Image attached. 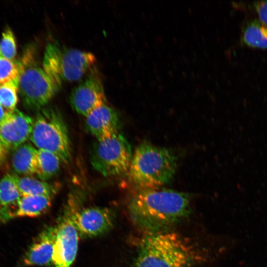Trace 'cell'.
<instances>
[{
  "instance_id": "obj_1",
  "label": "cell",
  "mask_w": 267,
  "mask_h": 267,
  "mask_svg": "<svg viewBox=\"0 0 267 267\" xmlns=\"http://www.w3.org/2000/svg\"><path fill=\"white\" fill-rule=\"evenodd\" d=\"M188 194L168 189L139 190L129 206L134 223L147 233L166 229L187 217L190 212Z\"/></svg>"
},
{
  "instance_id": "obj_2",
  "label": "cell",
  "mask_w": 267,
  "mask_h": 267,
  "mask_svg": "<svg viewBox=\"0 0 267 267\" xmlns=\"http://www.w3.org/2000/svg\"><path fill=\"white\" fill-rule=\"evenodd\" d=\"M199 257L192 244L178 233H147L131 267H190Z\"/></svg>"
},
{
  "instance_id": "obj_3",
  "label": "cell",
  "mask_w": 267,
  "mask_h": 267,
  "mask_svg": "<svg viewBox=\"0 0 267 267\" xmlns=\"http://www.w3.org/2000/svg\"><path fill=\"white\" fill-rule=\"evenodd\" d=\"M177 167L173 152L148 142L138 145L129 169L132 181L140 190L158 188L170 182Z\"/></svg>"
},
{
  "instance_id": "obj_4",
  "label": "cell",
  "mask_w": 267,
  "mask_h": 267,
  "mask_svg": "<svg viewBox=\"0 0 267 267\" xmlns=\"http://www.w3.org/2000/svg\"><path fill=\"white\" fill-rule=\"evenodd\" d=\"M36 55L34 47H28L17 62L18 91L26 107L34 110L47 104L60 87L40 66Z\"/></svg>"
},
{
  "instance_id": "obj_5",
  "label": "cell",
  "mask_w": 267,
  "mask_h": 267,
  "mask_svg": "<svg viewBox=\"0 0 267 267\" xmlns=\"http://www.w3.org/2000/svg\"><path fill=\"white\" fill-rule=\"evenodd\" d=\"M96 62L91 52L60 45L57 42L48 43L45 48L43 68L61 87L63 82L79 80L90 71Z\"/></svg>"
},
{
  "instance_id": "obj_6",
  "label": "cell",
  "mask_w": 267,
  "mask_h": 267,
  "mask_svg": "<svg viewBox=\"0 0 267 267\" xmlns=\"http://www.w3.org/2000/svg\"><path fill=\"white\" fill-rule=\"evenodd\" d=\"M30 139L41 150L50 152L64 164L71 159V149L68 130L59 112L50 108L37 116Z\"/></svg>"
},
{
  "instance_id": "obj_7",
  "label": "cell",
  "mask_w": 267,
  "mask_h": 267,
  "mask_svg": "<svg viewBox=\"0 0 267 267\" xmlns=\"http://www.w3.org/2000/svg\"><path fill=\"white\" fill-rule=\"evenodd\" d=\"M90 162L104 177L121 175L129 171L132 158L131 147L121 134L95 142L90 152Z\"/></svg>"
},
{
  "instance_id": "obj_8",
  "label": "cell",
  "mask_w": 267,
  "mask_h": 267,
  "mask_svg": "<svg viewBox=\"0 0 267 267\" xmlns=\"http://www.w3.org/2000/svg\"><path fill=\"white\" fill-rule=\"evenodd\" d=\"M69 203L56 225L52 256L55 267H70L76 257L79 232L74 220L77 209Z\"/></svg>"
},
{
  "instance_id": "obj_9",
  "label": "cell",
  "mask_w": 267,
  "mask_h": 267,
  "mask_svg": "<svg viewBox=\"0 0 267 267\" xmlns=\"http://www.w3.org/2000/svg\"><path fill=\"white\" fill-rule=\"evenodd\" d=\"M69 100L73 109L85 117L106 104L103 84L96 69H92L86 79L73 89Z\"/></svg>"
},
{
  "instance_id": "obj_10",
  "label": "cell",
  "mask_w": 267,
  "mask_h": 267,
  "mask_svg": "<svg viewBox=\"0 0 267 267\" xmlns=\"http://www.w3.org/2000/svg\"><path fill=\"white\" fill-rule=\"evenodd\" d=\"M34 119L18 109L8 111L0 124V140L8 150H14L30 138Z\"/></svg>"
},
{
  "instance_id": "obj_11",
  "label": "cell",
  "mask_w": 267,
  "mask_h": 267,
  "mask_svg": "<svg viewBox=\"0 0 267 267\" xmlns=\"http://www.w3.org/2000/svg\"><path fill=\"white\" fill-rule=\"evenodd\" d=\"M74 220L79 233L84 236L94 237L109 230L112 226L114 217L106 208L91 207L76 209Z\"/></svg>"
},
{
  "instance_id": "obj_12",
  "label": "cell",
  "mask_w": 267,
  "mask_h": 267,
  "mask_svg": "<svg viewBox=\"0 0 267 267\" xmlns=\"http://www.w3.org/2000/svg\"><path fill=\"white\" fill-rule=\"evenodd\" d=\"M86 118L87 130L98 141L108 138L119 133V118L117 113L106 104L94 110Z\"/></svg>"
},
{
  "instance_id": "obj_13",
  "label": "cell",
  "mask_w": 267,
  "mask_h": 267,
  "mask_svg": "<svg viewBox=\"0 0 267 267\" xmlns=\"http://www.w3.org/2000/svg\"><path fill=\"white\" fill-rule=\"evenodd\" d=\"M56 230V226H50L39 234L24 256L23 261L25 265L47 266L53 264Z\"/></svg>"
},
{
  "instance_id": "obj_14",
  "label": "cell",
  "mask_w": 267,
  "mask_h": 267,
  "mask_svg": "<svg viewBox=\"0 0 267 267\" xmlns=\"http://www.w3.org/2000/svg\"><path fill=\"white\" fill-rule=\"evenodd\" d=\"M38 149L30 143H24L14 150L12 165L17 174L30 176L38 171Z\"/></svg>"
},
{
  "instance_id": "obj_15",
  "label": "cell",
  "mask_w": 267,
  "mask_h": 267,
  "mask_svg": "<svg viewBox=\"0 0 267 267\" xmlns=\"http://www.w3.org/2000/svg\"><path fill=\"white\" fill-rule=\"evenodd\" d=\"M52 197L46 195L21 196L14 217H36L43 215L49 209Z\"/></svg>"
},
{
  "instance_id": "obj_16",
  "label": "cell",
  "mask_w": 267,
  "mask_h": 267,
  "mask_svg": "<svg viewBox=\"0 0 267 267\" xmlns=\"http://www.w3.org/2000/svg\"><path fill=\"white\" fill-rule=\"evenodd\" d=\"M21 197L14 175H5L0 180V200L9 218L14 217Z\"/></svg>"
},
{
  "instance_id": "obj_17",
  "label": "cell",
  "mask_w": 267,
  "mask_h": 267,
  "mask_svg": "<svg viewBox=\"0 0 267 267\" xmlns=\"http://www.w3.org/2000/svg\"><path fill=\"white\" fill-rule=\"evenodd\" d=\"M21 196L46 195L53 196L57 190L56 186L30 176L14 175Z\"/></svg>"
},
{
  "instance_id": "obj_18",
  "label": "cell",
  "mask_w": 267,
  "mask_h": 267,
  "mask_svg": "<svg viewBox=\"0 0 267 267\" xmlns=\"http://www.w3.org/2000/svg\"><path fill=\"white\" fill-rule=\"evenodd\" d=\"M242 40L249 46L267 48V25L257 19L249 22L244 28Z\"/></svg>"
},
{
  "instance_id": "obj_19",
  "label": "cell",
  "mask_w": 267,
  "mask_h": 267,
  "mask_svg": "<svg viewBox=\"0 0 267 267\" xmlns=\"http://www.w3.org/2000/svg\"><path fill=\"white\" fill-rule=\"evenodd\" d=\"M38 171L37 175L40 179L45 181L54 177L60 169L59 158L55 154L38 149Z\"/></svg>"
},
{
  "instance_id": "obj_20",
  "label": "cell",
  "mask_w": 267,
  "mask_h": 267,
  "mask_svg": "<svg viewBox=\"0 0 267 267\" xmlns=\"http://www.w3.org/2000/svg\"><path fill=\"white\" fill-rule=\"evenodd\" d=\"M18 77L17 62L0 56V85L10 83L18 85Z\"/></svg>"
},
{
  "instance_id": "obj_21",
  "label": "cell",
  "mask_w": 267,
  "mask_h": 267,
  "mask_svg": "<svg viewBox=\"0 0 267 267\" xmlns=\"http://www.w3.org/2000/svg\"><path fill=\"white\" fill-rule=\"evenodd\" d=\"M18 91V85L15 83L0 85V104L7 111L16 108Z\"/></svg>"
},
{
  "instance_id": "obj_22",
  "label": "cell",
  "mask_w": 267,
  "mask_h": 267,
  "mask_svg": "<svg viewBox=\"0 0 267 267\" xmlns=\"http://www.w3.org/2000/svg\"><path fill=\"white\" fill-rule=\"evenodd\" d=\"M1 55L8 59L15 61L16 55L15 38L11 29L7 27L2 33L0 41Z\"/></svg>"
},
{
  "instance_id": "obj_23",
  "label": "cell",
  "mask_w": 267,
  "mask_h": 267,
  "mask_svg": "<svg viewBox=\"0 0 267 267\" xmlns=\"http://www.w3.org/2000/svg\"><path fill=\"white\" fill-rule=\"evenodd\" d=\"M254 6L258 14L260 20L267 25V0L255 1Z\"/></svg>"
},
{
  "instance_id": "obj_24",
  "label": "cell",
  "mask_w": 267,
  "mask_h": 267,
  "mask_svg": "<svg viewBox=\"0 0 267 267\" xmlns=\"http://www.w3.org/2000/svg\"><path fill=\"white\" fill-rule=\"evenodd\" d=\"M7 151L8 149L0 140V165H1L5 160Z\"/></svg>"
},
{
  "instance_id": "obj_25",
  "label": "cell",
  "mask_w": 267,
  "mask_h": 267,
  "mask_svg": "<svg viewBox=\"0 0 267 267\" xmlns=\"http://www.w3.org/2000/svg\"><path fill=\"white\" fill-rule=\"evenodd\" d=\"M8 111L0 104V124L3 121Z\"/></svg>"
},
{
  "instance_id": "obj_26",
  "label": "cell",
  "mask_w": 267,
  "mask_h": 267,
  "mask_svg": "<svg viewBox=\"0 0 267 267\" xmlns=\"http://www.w3.org/2000/svg\"><path fill=\"white\" fill-rule=\"evenodd\" d=\"M3 218H4L2 214V211L1 210H0V220H1L2 219H4Z\"/></svg>"
},
{
  "instance_id": "obj_27",
  "label": "cell",
  "mask_w": 267,
  "mask_h": 267,
  "mask_svg": "<svg viewBox=\"0 0 267 267\" xmlns=\"http://www.w3.org/2000/svg\"><path fill=\"white\" fill-rule=\"evenodd\" d=\"M2 210V207L1 205L0 200V210Z\"/></svg>"
},
{
  "instance_id": "obj_28",
  "label": "cell",
  "mask_w": 267,
  "mask_h": 267,
  "mask_svg": "<svg viewBox=\"0 0 267 267\" xmlns=\"http://www.w3.org/2000/svg\"><path fill=\"white\" fill-rule=\"evenodd\" d=\"M0 56H1V53H0Z\"/></svg>"
}]
</instances>
